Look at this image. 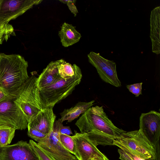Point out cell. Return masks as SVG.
Returning a JSON list of instances; mask_svg holds the SVG:
<instances>
[{"label":"cell","instance_id":"cell-1","mask_svg":"<svg viewBox=\"0 0 160 160\" xmlns=\"http://www.w3.org/2000/svg\"><path fill=\"white\" fill-rule=\"evenodd\" d=\"M28 63L19 54H0V86L9 93L21 87L29 78Z\"/></svg>","mask_w":160,"mask_h":160},{"label":"cell","instance_id":"cell-2","mask_svg":"<svg viewBox=\"0 0 160 160\" xmlns=\"http://www.w3.org/2000/svg\"><path fill=\"white\" fill-rule=\"evenodd\" d=\"M75 125L82 133L96 130L115 138L126 132L114 125L102 106L89 108L79 118Z\"/></svg>","mask_w":160,"mask_h":160},{"label":"cell","instance_id":"cell-3","mask_svg":"<svg viewBox=\"0 0 160 160\" xmlns=\"http://www.w3.org/2000/svg\"><path fill=\"white\" fill-rule=\"evenodd\" d=\"M82 77L81 70L78 66L74 75L71 78L64 79L61 78L52 84L39 91L43 108H53L56 104L71 94L80 82Z\"/></svg>","mask_w":160,"mask_h":160},{"label":"cell","instance_id":"cell-4","mask_svg":"<svg viewBox=\"0 0 160 160\" xmlns=\"http://www.w3.org/2000/svg\"><path fill=\"white\" fill-rule=\"evenodd\" d=\"M113 145L126 149L145 160L153 159L154 148L139 130L126 132L116 137Z\"/></svg>","mask_w":160,"mask_h":160},{"label":"cell","instance_id":"cell-5","mask_svg":"<svg viewBox=\"0 0 160 160\" xmlns=\"http://www.w3.org/2000/svg\"><path fill=\"white\" fill-rule=\"evenodd\" d=\"M23 84L0 101V125L9 126L16 130H23L28 128V122L27 118L15 102Z\"/></svg>","mask_w":160,"mask_h":160},{"label":"cell","instance_id":"cell-6","mask_svg":"<svg viewBox=\"0 0 160 160\" xmlns=\"http://www.w3.org/2000/svg\"><path fill=\"white\" fill-rule=\"evenodd\" d=\"M37 77L32 75L24 84L15 102L25 115L28 122L43 108L39 91L35 85Z\"/></svg>","mask_w":160,"mask_h":160},{"label":"cell","instance_id":"cell-7","mask_svg":"<svg viewBox=\"0 0 160 160\" xmlns=\"http://www.w3.org/2000/svg\"><path fill=\"white\" fill-rule=\"evenodd\" d=\"M60 118L55 121L50 133L38 142L39 146L55 160H78L62 145L59 140Z\"/></svg>","mask_w":160,"mask_h":160},{"label":"cell","instance_id":"cell-8","mask_svg":"<svg viewBox=\"0 0 160 160\" xmlns=\"http://www.w3.org/2000/svg\"><path fill=\"white\" fill-rule=\"evenodd\" d=\"M89 62L96 68L104 82L117 87L121 86L116 71V65L113 61L109 60L101 56L99 53L91 52L88 55Z\"/></svg>","mask_w":160,"mask_h":160},{"label":"cell","instance_id":"cell-9","mask_svg":"<svg viewBox=\"0 0 160 160\" xmlns=\"http://www.w3.org/2000/svg\"><path fill=\"white\" fill-rule=\"evenodd\" d=\"M42 0H0V22L6 23L22 15Z\"/></svg>","mask_w":160,"mask_h":160},{"label":"cell","instance_id":"cell-10","mask_svg":"<svg viewBox=\"0 0 160 160\" xmlns=\"http://www.w3.org/2000/svg\"><path fill=\"white\" fill-rule=\"evenodd\" d=\"M153 148L160 144V113L154 111L141 114L139 129Z\"/></svg>","mask_w":160,"mask_h":160},{"label":"cell","instance_id":"cell-11","mask_svg":"<svg viewBox=\"0 0 160 160\" xmlns=\"http://www.w3.org/2000/svg\"><path fill=\"white\" fill-rule=\"evenodd\" d=\"M0 160H39L29 144L21 140L4 147L0 146Z\"/></svg>","mask_w":160,"mask_h":160},{"label":"cell","instance_id":"cell-12","mask_svg":"<svg viewBox=\"0 0 160 160\" xmlns=\"http://www.w3.org/2000/svg\"><path fill=\"white\" fill-rule=\"evenodd\" d=\"M80 160H109L88 138L86 133L75 131L72 136Z\"/></svg>","mask_w":160,"mask_h":160},{"label":"cell","instance_id":"cell-13","mask_svg":"<svg viewBox=\"0 0 160 160\" xmlns=\"http://www.w3.org/2000/svg\"><path fill=\"white\" fill-rule=\"evenodd\" d=\"M56 117L53 108H43L28 122V127L34 128L44 134H48L52 129Z\"/></svg>","mask_w":160,"mask_h":160},{"label":"cell","instance_id":"cell-14","mask_svg":"<svg viewBox=\"0 0 160 160\" xmlns=\"http://www.w3.org/2000/svg\"><path fill=\"white\" fill-rule=\"evenodd\" d=\"M63 60L61 59L50 62L37 78L35 85L39 91L52 84L61 78L58 67Z\"/></svg>","mask_w":160,"mask_h":160},{"label":"cell","instance_id":"cell-15","mask_svg":"<svg viewBox=\"0 0 160 160\" xmlns=\"http://www.w3.org/2000/svg\"><path fill=\"white\" fill-rule=\"evenodd\" d=\"M160 7H157L151 12L150 38L152 43V51L157 54L160 53Z\"/></svg>","mask_w":160,"mask_h":160},{"label":"cell","instance_id":"cell-16","mask_svg":"<svg viewBox=\"0 0 160 160\" xmlns=\"http://www.w3.org/2000/svg\"><path fill=\"white\" fill-rule=\"evenodd\" d=\"M58 36L62 46L64 47H68L78 42L82 37L75 27L66 22L62 24L58 32Z\"/></svg>","mask_w":160,"mask_h":160},{"label":"cell","instance_id":"cell-17","mask_svg":"<svg viewBox=\"0 0 160 160\" xmlns=\"http://www.w3.org/2000/svg\"><path fill=\"white\" fill-rule=\"evenodd\" d=\"M94 102V100L88 102H78L70 108L65 109L60 114L62 122L66 120H67L68 122H71L81 114L84 113L93 105Z\"/></svg>","mask_w":160,"mask_h":160},{"label":"cell","instance_id":"cell-18","mask_svg":"<svg viewBox=\"0 0 160 160\" xmlns=\"http://www.w3.org/2000/svg\"><path fill=\"white\" fill-rule=\"evenodd\" d=\"M86 133L88 139L96 146L98 145H113L114 137L96 130Z\"/></svg>","mask_w":160,"mask_h":160},{"label":"cell","instance_id":"cell-19","mask_svg":"<svg viewBox=\"0 0 160 160\" xmlns=\"http://www.w3.org/2000/svg\"><path fill=\"white\" fill-rule=\"evenodd\" d=\"M16 129L6 125H0V146L4 147L9 144L15 136Z\"/></svg>","mask_w":160,"mask_h":160},{"label":"cell","instance_id":"cell-20","mask_svg":"<svg viewBox=\"0 0 160 160\" xmlns=\"http://www.w3.org/2000/svg\"><path fill=\"white\" fill-rule=\"evenodd\" d=\"M77 66L75 64L72 65L63 60L58 67L59 74L60 77L64 79L71 78L74 75Z\"/></svg>","mask_w":160,"mask_h":160},{"label":"cell","instance_id":"cell-21","mask_svg":"<svg viewBox=\"0 0 160 160\" xmlns=\"http://www.w3.org/2000/svg\"><path fill=\"white\" fill-rule=\"evenodd\" d=\"M59 140L64 147L72 154L74 155L78 160H80L75 142L72 136L60 134Z\"/></svg>","mask_w":160,"mask_h":160},{"label":"cell","instance_id":"cell-22","mask_svg":"<svg viewBox=\"0 0 160 160\" xmlns=\"http://www.w3.org/2000/svg\"><path fill=\"white\" fill-rule=\"evenodd\" d=\"M29 143L38 158L39 160H55L48 153L42 148L37 143L30 140Z\"/></svg>","mask_w":160,"mask_h":160},{"label":"cell","instance_id":"cell-23","mask_svg":"<svg viewBox=\"0 0 160 160\" xmlns=\"http://www.w3.org/2000/svg\"><path fill=\"white\" fill-rule=\"evenodd\" d=\"M118 152L119 155V158L121 160H145L123 148L118 149Z\"/></svg>","mask_w":160,"mask_h":160},{"label":"cell","instance_id":"cell-24","mask_svg":"<svg viewBox=\"0 0 160 160\" xmlns=\"http://www.w3.org/2000/svg\"><path fill=\"white\" fill-rule=\"evenodd\" d=\"M27 128L28 129L27 134L28 137L38 142L45 138L48 135L32 128L28 127Z\"/></svg>","mask_w":160,"mask_h":160},{"label":"cell","instance_id":"cell-25","mask_svg":"<svg viewBox=\"0 0 160 160\" xmlns=\"http://www.w3.org/2000/svg\"><path fill=\"white\" fill-rule=\"evenodd\" d=\"M142 82L128 85L127 86V88L129 91L135 95L136 97H138L142 94Z\"/></svg>","mask_w":160,"mask_h":160},{"label":"cell","instance_id":"cell-26","mask_svg":"<svg viewBox=\"0 0 160 160\" xmlns=\"http://www.w3.org/2000/svg\"><path fill=\"white\" fill-rule=\"evenodd\" d=\"M62 2L66 4L69 9L71 12L73 14L75 17L77 16L78 13V9L76 7L74 4L76 1L75 0H59Z\"/></svg>","mask_w":160,"mask_h":160},{"label":"cell","instance_id":"cell-27","mask_svg":"<svg viewBox=\"0 0 160 160\" xmlns=\"http://www.w3.org/2000/svg\"><path fill=\"white\" fill-rule=\"evenodd\" d=\"M60 134L70 135L72 134L69 126H64L62 123L61 124L59 128Z\"/></svg>","mask_w":160,"mask_h":160},{"label":"cell","instance_id":"cell-28","mask_svg":"<svg viewBox=\"0 0 160 160\" xmlns=\"http://www.w3.org/2000/svg\"><path fill=\"white\" fill-rule=\"evenodd\" d=\"M154 154L152 160H160V144L154 147Z\"/></svg>","mask_w":160,"mask_h":160},{"label":"cell","instance_id":"cell-29","mask_svg":"<svg viewBox=\"0 0 160 160\" xmlns=\"http://www.w3.org/2000/svg\"><path fill=\"white\" fill-rule=\"evenodd\" d=\"M9 93L3 88L0 86V101Z\"/></svg>","mask_w":160,"mask_h":160},{"label":"cell","instance_id":"cell-30","mask_svg":"<svg viewBox=\"0 0 160 160\" xmlns=\"http://www.w3.org/2000/svg\"><path fill=\"white\" fill-rule=\"evenodd\" d=\"M9 37L6 35H0V44H2L3 42L5 40H7Z\"/></svg>","mask_w":160,"mask_h":160},{"label":"cell","instance_id":"cell-31","mask_svg":"<svg viewBox=\"0 0 160 160\" xmlns=\"http://www.w3.org/2000/svg\"></svg>","mask_w":160,"mask_h":160}]
</instances>
